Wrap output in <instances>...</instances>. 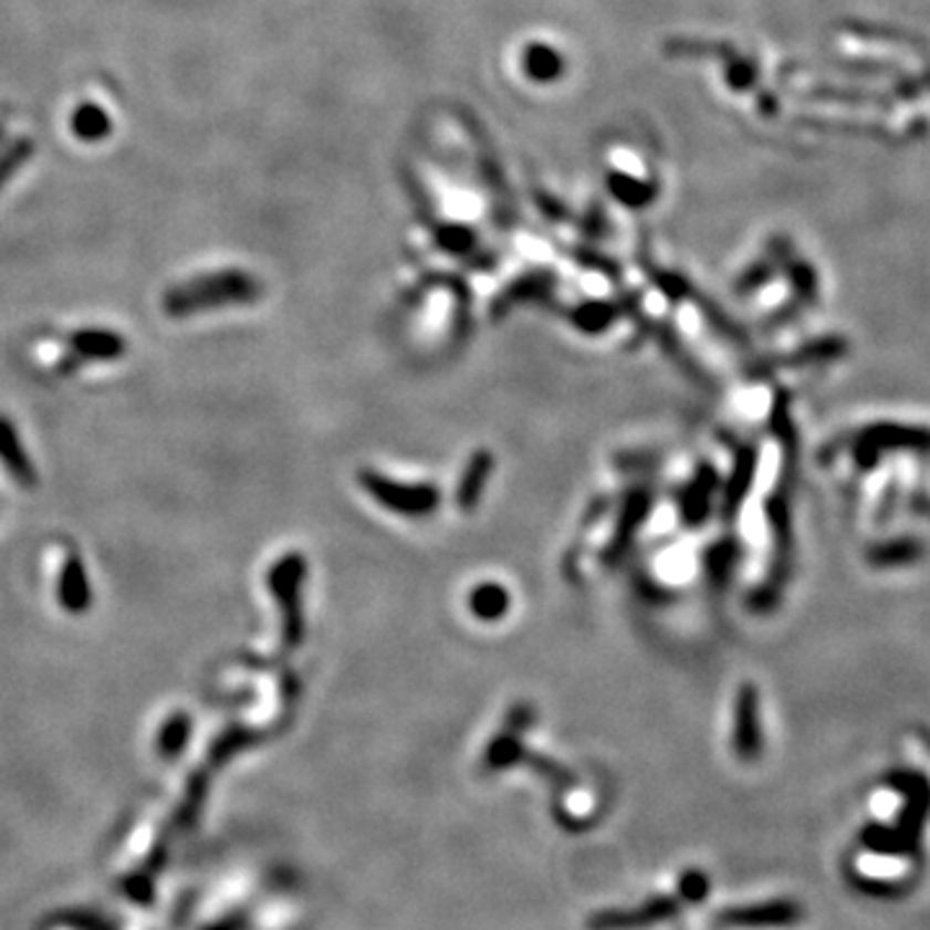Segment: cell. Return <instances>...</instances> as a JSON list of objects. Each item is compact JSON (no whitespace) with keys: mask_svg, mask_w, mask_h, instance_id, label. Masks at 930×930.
Here are the masks:
<instances>
[{"mask_svg":"<svg viewBox=\"0 0 930 930\" xmlns=\"http://www.w3.org/2000/svg\"><path fill=\"white\" fill-rule=\"evenodd\" d=\"M261 295V284L245 272H220L199 276L187 284H179L164 297L168 316H195L220 305L253 303Z\"/></svg>","mask_w":930,"mask_h":930,"instance_id":"obj_1","label":"cell"},{"mask_svg":"<svg viewBox=\"0 0 930 930\" xmlns=\"http://www.w3.org/2000/svg\"><path fill=\"white\" fill-rule=\"evenodd\" d=\"M359 487L378 502L383 510L401 514L406 520H427L442 504V491L435 483H406L388 479L378 471H359Z\"/></svg>","mask_w":930,"mask_h":930,"instance_id":"obj_2","label":"cell"},{"mask_svg":"<svg viewBox=\"0 0 930 930\" xmlns=\"http://www.w3.org/2000/svg\"><path fill=\"white\" fill-rule=\"evenodd\" d=\"M307 574L305 558L300 553H288L272 566L267 576L269 589L276 597L282 613V649L292 651L303 644L305 626H303V603H300V589Z\"/></svg>","mask_w":930,"mask_h":930,"instance_id":"obj_3","label":"cell"},{"mask_svg":"<svg viewBox=\"0 0 930 930\" xmlns=\"http://www.w3.org/2000/svg\"><path fill=\"white\" fill-rule=\"evenodd\" d=\"M721 491V476L717 466L703 460V463L696 466V471L690 479L678 489V497H675V506H678V520L680 525L688 530H698L709 522L713 512V502H717Z\"/></svg>","mask_w":930,"mask_h":930,"instance_id":"obj_4","label":"cell"},{"mask_svg":"<svg viewBox=\"0 0 930 930\" xmlns=\"http://www.w3.org/2000/svg\"><path fill=\"white\" fill-rule=\"evenodd\" d=\"M651 506H655V491H651L649 487H634L626 491L624 502H620V512H618V522H615L613 537L603 551L605 564L613 566L615 561H620V556L628 551V545L634 543L636 530L647 522Z\"/></svg>","mask_w":930,"mask_h":930,"instance_id":"obj_5","label":"cell"},{"mask_svg":"<svg viewBox=\"0 0 930 930\" xmlns=\"http://www.w3.org/2000/svg\"><path fill=\"white\" fill-rule=\"evenodd\" d=\"M755 466H757V450L750 448V445H740L734 456V468L732 476L727 481H721V520L734 522L736 512L744 499H748V491L752 487V479H755Z\"/></svg>","mask_w":930,"mask_h":930,"instance_id":"obj_6","label":"cell"},{"mask_svg":"<svg viewBox=\"0 0 930 930\" xmlns=\"http://www.w3.org/2000/svg\"><path fill=\"white\" fill-rule=\"evenodd\" d=\"M734 750L742 760H752L760 752L757 729V690L750 686L740 688L734 713Z\"/></svg>","mask_w":930,"mask_h":930,"instance_id":"obj_7","label":"cell"},{"mask_svg":"<svg viewBox=\"0 0 930 930\" xmlns=\"http://www.w3.org/2000/svg\"><path fill=\"white\" fill-rule=\"evenodd\" d=\"M494 466H497V460L489 450H476L473 452L471 460H468L463 476H460L458 489H456V504H458L460 512L468 514L481 504L483 489H487L491 473H494Z\"/></svg>","mask_w":930,"mask_h":930,"instance_id":"obj_8","label":"cell"},{"mask_svg":"<svg viewBox=\"0 0 930 930\" xmlns=\"http://www.w3.org/2000/svg\"><path fill=\"white\" fill-rule=\"evenodd\" d=\"M740 556H742V548L734 537H721V541L711 543L709 548L703 551L701 568H703L706 584H709L713 592H724L729 587L734 568L736 564H740Z\"/></svg>","mask_w":930,"mask_h":930,"instance_id":"obj_9","label":"cell"},{"mask_svg":"<svg viewBox=\"0 0 930 930\" xmlns=\"http://www.w3.org/2000/svg\"><path fill=\"white\" fill-rule=\"evenodd\" d=\"M512 607V595L504 584L481 582L468 592V610L481 624H499Z\"/></svg>","mask_w":930,"mask_h":930,"instance_id":"obj_10","label":"cell"},{"mask_svg":"<svg viewBox=\"0 0 930 930\" xmlns=\"http://www.w3.org/2000/svg\"><path fill=\"white\" fill-rule=\"evenodd\" d=\"M60 605L71 613H83L91 605L86 566H83V561L75 553L67 556L63 568H60Z\"/></svg>","mask_w":930,"mask_h":930,"instance_id":"obj_11","label":"cell"},{"mask_svg":"<svg viewBox=\"0 0 930 930\" xmlns=\"http://www.w3.org/2000/svg\"><path fill=\"white\" fill-rule=\"evenodd\" d=\"M127 342L114 332H102V328H86L71 336V352L83 363L88 359H117L125 355Z\"/></svg>","mask_w":930,"mask_h":930,"instance_id":"obj_12","label":"cell"},{"mask_svg":"<svg viewBox=\"0 0 930 930\" xmlns=\"http://www.w3.org/2000/svg\"><path fill=\"white\" fill-rule=\"evenodd\" d=\"M566 316H568V321H572V326L576 328V332H582L587 336H599V334H605L607 328L615 324V321L624 316V313H620L618 303H607V300H589V303H582V305L572 307Z\"/></svg>","mask_w":930,"mask_h":930,"instance_id":"obj_13","label":"cell"},{"mask_svg":"<svg viewBox=\"0 0 930 930\" xmlns=\"http://www.w3.org/2000/svg\"><path fill=\"white\" fill-rule=\"evenodd\" d=\"M0 460H3L6 471L11 473V479L21 483V487H34L36 476L34 468L29 463L24 448H21L17 429H13L9 421L0 417Z\"/></svg>","mask_w":930,"mask_h":930,"instance_id":"obj_14","label":"cell"},{"mask_svg":"<svg viewBox=\"0 0 930 930\" xmlns=\"http://www.w3.org/2000/svg\"><path fill=\"white\" fill-rule=\"evenodd\" d=\"M522 71H525L530 81L551 83L564 75V55L548 48V44L535 42L522 52Z\"/></svg>","mask_w":930,"mask_h":930,"instance_id":"obj_15","label":"cell"},{"mask_svg":"<svg viewBox=\"0 0 930 930\" xmlns=\"http://www.w3.org/2000/svg\"><path fill=\"white\" fill-rule=\"evenodd\" d=\"M551 284H553V280H551V274H527V276H522V280H518L514 284H510V288L504 290V295L499 297V300H494V318H499V316H504L506 311H510L512 305H518V303H543L545 300V295H548L551 292Z\"/></svg>","mask_w":930,"mask_h":930,"instance_id":"obj_16","label":"cell"},{"mask_svg":"<svg viewBox=\"0 0 930 930\" xmlns=\"http://www.w3.org/2000/svg\"><path fill=\"white\" fill-rule=\"evenodd\" d=\"M607 189H610V195L618 199L620 205H626L628 210H644V207L655 202L657 197L655 184H644L628 174L607 176Z\"/></svg>","mask_w":930,"mask_h":930,"instance_id":"obj_17","label":"cell"},{"mask_svg":"<svg viewBox=\"0 0 930 930\" xmlns=\"http://www.w3.org/2000/svg\"><path fill=\"white\" fill-rule=\"evenodd\" d=\"M798 918H802V912H798L796 905L773 902L727 915V922H740V926H786V922H794Z\"/></svg>","mask_w":930,"mask_h":930,"instance_id":"obj_18","label":"cell"},{"mask_svg":"<svg viewBox=\"0 0 930 930\" xmlns=\"http://www.w3.org/2000/svg\"><path fill=\"white\" fill-rule=\"evenodd\" d=\"M432 236L435 243L440 245L445 253H450V257H468V253H473L476 245H479V236L468 226H460V222H440V226L432 230Z\"/></svg>","mask_w":930,"mask_h":930,"instance_id":"obj_19","label":"cell"},{"mask_svg":"<svg viewBox=\"0 0 930 930\" xmlns=\"http://www.w3.org/2000/svg\"><path fill=\"white\" fill-rule=\"evenodd\" d=\"M675 912V902L670 899H657V902H651L644 907L641 912H634V915H603V918L595 920L597 928H618V926H636V922H651V920H659V918H667V915Z\"/></svg>","mask_w":930,"mask_h":930,"instance_id":"obj_20","label":"cell"},{"mask_svg":"<svg viewBox=\"0 0 930 930\" xmlns=\"http://www.w3.org/2000/svg\"><path fill=\"white\" fill-rule=\"evenodd\" d=\"M649 280L655 282V288L662 292V295L670 300V303H682V300L693 297V288H690L686 276L662 272V269H649Z\"/></svg>","mask_w":930,"mask_h":930,"instance_id":"obj_21","label":"cell"},{"mask_svg":"<svg viewBox=\"0 0 930 930\" xmlns=\"http://www.w3.org/2000/svg\"><path fill=\"white\" fill-rule=\"evenodd\" d=\"M522 755V742L514 736L512 732L499 736V740L491 742V748L487 752V765L489 767H506L510 763H514Z\"/></svg>","mask_w":930,"mask_h":930,"instance_id":"obj_22","label":"cell"},{"mask_svg":"<svg viewBox=\"0 0 930 930\" xmlns=\"http://www.w3.org/2000/svg\"><path fill=\"white\" fill-rule=\"evenodd\" d=\"M727 81H729V86H732L734 91H750L752 86H755V81H757L755 65H752L750 60L734 58L732 63L727 65Z\"/></svg>","mask_w":930,"mask_h":930,"instance_id":"obj_23","label":"cell"},{"mask_svg":"<svg viewBox=\"0 0 930 930\" xmlns=\"http://www.w3.org/2000/svg\"><path fill=\"white\" fill-rule=\"evenodd\" d=\"M187 734H189L187 717H176L174 721H168V727L164 729V736H160V752H164V755H174V752L181 748L184 736Z\"/></svg>","mask_w":930,"mask_h":930,"instance_id":"obj_24","label":"cell"},{"mask_svg":"<svg viewBox=\"0 0 930 930\" xmlns=\"http://www.w3.org/2000/svg\"><path fill=\"white\" fill-rule=\"evenodd\" d=\"M773 276V269L771 264H765V261H760V264L750 267L748 272L740 276V282H736V295H750V292H755L760 284L767 282Z\"/></svg>","mask_w":930,"mask_h":930,"instance_id":"obj_25","label":"cell"}]
</instances>
